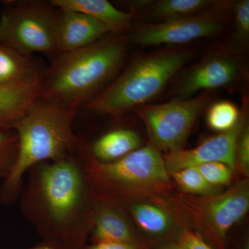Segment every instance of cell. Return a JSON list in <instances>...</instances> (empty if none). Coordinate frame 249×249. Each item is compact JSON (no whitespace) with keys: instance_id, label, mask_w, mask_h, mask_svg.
I'll return each instance as SVG.
<instances>
[{"instance_id":"cell-1","label":"cell","mask_w":249,"mask_h":249,"mask_svg":"<svg viewBox=\"0 0 249 249\" xmlns=\"http://www.w3.org/2000/svg\"><path fill=\"white\" fill-rule=\"evenodd\" d=\"M19 196L21 212L42 241L83 249L89 238L93 193L77 155L42 162L29 170Z\"/></svg>"},{"instance_id":"cell-2","label":"cell","mask_w":249,"mask_h":249,"mask_svg":"<svg viewBox=\"0 0 249 249\" xmlns=\"http://www.w3.org/2000/svg\"><path fill=\"white\" fill-rule=\"evenodd\" d=\"M78 109L38 98L18 122L17 160L0 186V202L14 204L24 186V177L34 165L76 155L78 139L73 131Z\"/></svg>"},{"instance_id":"cell-3","label":"cell","mask_w":249,"mask_h":249,"mask_svg":"<svg viewBox=\"0 0 249 249\" xmlns=\"http://www.w3.org/2000/svg\"><path fill=\"white\" fill-rule=\"evenodd\" d=\"M117 34L58 54L42 77L39 98L76 109L89 102L124 64L127 43Z\"/></svg>"},{"instance_id":"cell-4","label":"cell","mask_w":249,"mask_h":249,"mask_svg":"<svg viewBox=\"0 0 249 249\" xmlns=\"http://www.w3.org/2000/svg\"><path fill=\"white\" fill-rule=\"evenodd\" d=\"M193 52L166 48L134 60L120 76L88 103L90 111L119 116L147 104L191 60Z\"/></svg>"},{"instance_id":"cell-5","label":"cell","mask_w":249,"mask_h":249,"mask_svg":"<svg viewBox=\"0 0 249 249\" xmlns=\"http://www.w3.org/2000/svg\"><path fill=\"white\" fill-rule=\"evenodd\" d=\"M77 155L96 194L111 197L163 195L171 188L163 155L150 144L116 161L101 163L79 140Z\"/></svg>"},{"instance_id":"cell-6","label":"cell","mask_w":249,"mask_h":249,"mask_svg":"<svg viewBox=\"0 0 249 249\" xmlns=\"http://www.w3.org/2000/svg\"><path fill=\"white\" fill-rule=\"evenodd\" d=\"M163 196L185 227L201 236L213 249H227L229 231L249 210L247 178L214 196H193L182 192Z\"/></svg>"},{"instance_id":"cell-7","label":"cell","mask_w":249,"mask_h":249,"mask_svg":"<svg viewBox=\"0 0 249 249\" xmlns=\"http://www.w3.org/2000/svg\"><path fill=\"white\" fill-rule=\"evenodd\" d=\"M57 22L52 5L6 1L0 11V45L27 55L55 53Z\"/></svg>"},{"instance_id":"cell-8","label":"cell","mask_w":249,"mask_h":249,"mask_svg":"<svg viewBox=\"0 0 249 249\" xmlns=\"http://www.w3.org/2000/svg\"><path fill=\"white\" fill-rule=\"evenodd\" d=\"M213 98L211 91L188 99L145 104L134 110L145 124L150 144L165 153L182 149L193 126Z\"/></svg>"},{"instance_id":"cell-9","label":"cell","mask_w":249,"mask_h":249,"mask_svg":"<svg viewBox=\"0 0 249 249\" xmlns=\"http://www.w3.org/2000/svg\"><path fill=\"white\" fill-rule=\"evenodd\" d=\"M113 198L122 206L149 249L171 240L186 227L163 195Z\"/></svg>"},{"instance_id":"cell-10","label":"cell","mask_w":249,"mask_h":249,"mask_svg":"<svg viewBox=\"0 0 249 249\" xmlns=\"http://www.w3.org/2000/svg\"><path fill=\"white\" fill-rule=\"evenodd\" d=\"M231 4L191 17L147 23L134 29L131 40L137 45H181L201 37L213 36L224 29Z\"/></svg>"},{"instance_id":"cell-11","label":"cell","mask_w":249,"mask_h":249,"mask_svg":"<svg viewBox=\"0 0 249 249\" xmlns=\"http://www.w3.org/2000/svg\"><path fill=\"white\" fill-rule=\"evenodd\" d=\"M242 111L237 124L227 132L206 139L200 145L190 150L180 149L163 155L168 173L210 162H221L236 168V148L241 132L247 125V113Z\"/></svg>"},{"instance_id":"cell-12","label":"cell","mask_w":249,"mask_h":249,"mask_svg":"<svg viewBox=\"0 0 249 249\" xmlns=\"http://www.w3.org/2000/svg\"><path fill=\"white\" fill-rule=\"evenodd\" d=\"M240 62L229 54H217L192 67L180 80L175 93L178 99H188L199 91L231 84L241 74Z\"/></svg>"},{"instance_id":"cell-13","label":"cell","mask_w":249,"mask_h":249,"mask_svg":"<svg viewBox=\"0 0 249 249\" xmlns=\"http://www.w3.org/2000/svg\"><path fill=\"white\" fill-rule=\"evenodd\" d=\"M94 193V192H93ZM91 243H123L142 246L147 249L124 212L114 198L94 193Z\"/></svg>"},{"instance_id":"cell-14","label":"cell","mask_w":249,"mask_h":249,"mask_svg":"<svg viewBox=\"0 0 249 249\" xmlns=\"http://www.w3.org/2000/svg\"><path fill=\"white\" fill-rule=\"evenodd\" d=\"M112 34L109 28L87 15L60 10L58 13L55 53L83 48Z\"/></svg>"},{"instance_id":"cell-15","label":"cell","mask_w":249,"mask_h":249,"mask_svg":"<svg viewBox=\"0 0 249 249\" xmlns=\"http://www.w3.org/2000/svg\"><path fill=\"white\" fill-rule=\"evenodd\" d=\"M230 4L229 1L214 0L142 1L134 4L132 12L136 17L142 16L147 20H151V23H155L191 17Z\"/></svg>"},{"instance_id":"cell-16","label":"cell","mask_w":249,"mask_h":249,"mask_svg":"<svg viewBox=\"0 0 249 249\" xmlns=\"http://www.w3.org/2000/svg\"><path fill=\"white\" fill-rule=\"evenodd\" d=\"M59 10L87 15L109 28L112 34L130 29L135 15L118 9L107 0H52L49 3Z\"/></svg>"},{"instance_id":"cell-17","label":"cell","mask_w":249,"mask_h":249,"mask_svg":"<svg viewBox=\"0 0 249 249\" xmlns=\"http://www.w3.org/2000/svg\"><path fill=\"white\" fill-rule=\"evenodd\" d=\"M41 79L29 55L0 45V86H38Z\"/></svg>"},{"instance_id":"cell-18","label":"cell","mask_w":249,"mask_h":249,"mask_svg":"<svg viewBox=\"0 0 249 249\" xmlns=\"http://www.w3.org/2000/svg\"><path fill=\"white\" fill-rule=\"evenodd\" d=\"M40 86H0V129L14 130L40 96Z\"/></svg>"},{"instance_id":"cell-19","label":"cell","mask_w":249,"mask_h":249,"mask_svg":"<svg viewBox=\"0 0 249 249\" xmlns=\"http://www.w3.org/2000/svg\"><path fill=\"white\" fill-rule=\"evenodd\" d=\"M142 144V139L137 132L129 129H117L103 134L88 148L95 160L111 163L140 148Z\"/></svg>"},{"instance_id":"cell-20","label":"cell","mask_w":249,"mask_h":249,"mask_svg":"<svg viewBox=\"0 0 249 249\" xmlns=\"http://www.w3.org/2000/svg\"><path fill=\"white\" fill-rule=\"evenodd\" d=\"M180 190L186 194L198 196H211L219 193V188L206 181L195 167L184 168L170 174Z\"/></svg>"},{"instance_id":"cell-21","label":"cell","mask_w":249,"mask_h":249,"mask_svg":"<svg viewBox=\"0 0 249 249\" xmlns=\"http://www.w3.org/2000/svg\"><path fill=\"white\" fill-rule=\"evenodd\" d=\"M240 114L234 103L219 101L210 106L206 121L210 128L220 133L232 129L238 122Z\"/></svg>"},{"instance_id":"cell-22","label":"cell","mask_w":249,"mask_h":249,"mask_svg":"<svg viewBox=\"0 0 249 249\" xmlns=\"http://www.w3.org/2000/svg\"><path fill=\"white\" fill-rule=\"evenodd\" d=\"M19 140L14 129H0V179L4 181L14 168L18 155Z\"/></svg>"},{"instance_id":"cell-23","label":"cell","mask_w":249,"mask_h":249,"mask_svg":"<svg viewBox=\"0 0 249 249\" xmlns=\"http://www.w3.org/2000/svg\"><path fill=\"white\" fill-rule=\"evenodd\" d=\"M150 249H213L196 232L185 227L171 240Z\"/></svg>"},{"instance_id":"cell-24","label":"cell","mask_w":249,"mask_h":249,"mask_svg":"<svg viewBox=\"0 0 249 249\" xmlns=\"http://www.w3.org/2000/svg\"><path fill=\"white\" fill-rule=\"evenodd\" d=\"M194 167L208 183L217 188L226 186L231 181L234 170L225 163L210 162Z\"/></svg>"},{"instance_id":"cell-25","label":"cell","mask_w":249,"mask_h":249,"mask_svg":"<svg viewBox=\"0 0 249 249\" xmlns=\"http://www.w3.org/2000/svg\"><path fill=\"white\" fill-rule=\"evenodd\" d=\"M249 36V1L243 0L235 6V37L239 43H246Z\"/></svg>"},{"instance_id":"cell-26","label":"cell","mask_w":249,"mask_h":249,"mask_svg":"<svg viewBox=\"0 0 249 249\" xmlns=\"http://www.w3.org/2000/svg\"><path fill=\"white\" fill-rule=\"evenodd\" d=\"M245 176L249 174V128L246 125L241 132L236 148V166Z\"/></svg>"},{"instance_id":"cell-27","label":"cell","mask_w":249,"mask_h":249,"mask_svg":"<svg viewBox=\"0 0 249 249\" xmlns=\"http://www.w3.org/2000/svg\"><path fill=\"white\" fill-rule=\"evenodd\" d=\"M83 249H147L142 246L123 243H91L87 245Z\"/></svg>"},{"instance_id":"cell-28","label":"cell","mask_w":249,"mask_h":249,"mask_svg":"<svg viewBox=\"0 0 249 249\" xmlns=\"http://www.w3.org/2000/svg\"><path fill=\"white\" fill-rule=\"evenodd\" d=\"M28 249H64L58 246L53 245V244L49 243V242L42 241L38 245H36L35 247H31Z\"/></svg>"}]
</instances>
